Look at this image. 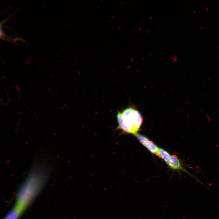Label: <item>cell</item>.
I'll use <instances>...</instances> for the list:
<instances>
[{"label":"cell","mask_w":219,"mask_h":219,"mask_svg":"<svg viewBox=\"0 0 219 219\" xmlns=\"http://www.w3.org/2000/svg\"><path fill=\"white\" fill-rule=\"evenodd\" d=\"M50 171V167L46 162L35 163L17 191L15 206L24 212L43 188Z\"/></svg>","instance_id":"1"},{"label":"cell","mask_w":219,"mask_h":219,"mask_svg":"<svg viewBox=\"0 0 219 219\" xmlns=\"http://www.w3.org/2000/svg\"><path fill=\"white\" fill-rule=\"evenodd\" d=\"M118 126L116 129L124 132L135 134L139 129L143 119L139 111L129 106L118 112L116 116Z\"/></svg>","instance_id":"2"},{"label":"cell","mask_w":219,"mask_h":219,"mask_svg":"<svg viewBox=\"0 0 219 219\" xmlns=\"http://www.w3.org/2000/svg\"><path fill=\"white\" fill-rule=\"evenodd\" d=\"M157 155L164 160L171 168L173 169L183 171L199 181L183 167L180 159L176 155H171L166 151L161 148H159Z\"/></svg>","instance_id":"3"},{"label":"cell","mask_w":219,"mask_h":219,"mask_svg":"<svg viewBox=\"0 0 219 219\" xmlns=\"http://www.w3.org/2000/svg\"><path fill=\"white\" fill-rule=\"evenodd\" d=\"M135 135L140 142L149 151L153 154L157 155L160 148L154 144L152 141L141 134L137 133Z\"/></svg>","instance_id":"4"},{"label":"cell","mask_w":219,"mask_h":219,"mask_svg":"<svg viewBox=\"0 0 219 219\" xmlns=\"http://www.w3.org/2000/svg\"><path fill=\"white\" fill-rule=\"evenodd\" d=\"M24 212L16 206L8 213L3 219H19Z\"/></svg>","instance_id":"5"}]
</instances>
